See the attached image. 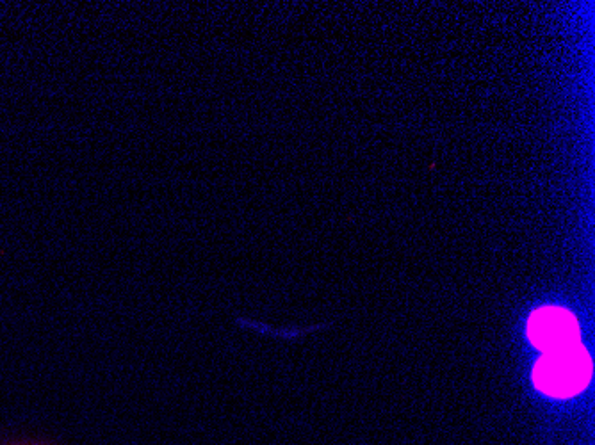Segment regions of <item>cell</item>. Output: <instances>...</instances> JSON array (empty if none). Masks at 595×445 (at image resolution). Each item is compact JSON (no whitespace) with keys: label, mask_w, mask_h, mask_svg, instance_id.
<instances>
[{"label":"cell","mask_w":595,"mask_h":445,"mask_svg":"<svg viewBox=\"0 0 595 445\" xmlns=\"http://www.w3.org/2000/svg\"><path fill=\"white\" fill-rule=\"evenodd\" d=\"M592 376V362L581 344L553 353H544L533 371L540 392L565 399L581 392Z\"/></svg>","instance_id":"cell-1"},{"label":"cell","mask_w":595,"mask_h":445,"mask_svg":"<svg viewBox=\"0 0 595 445\" xmlns=\"http://www.w3.org/2000/svg\"><path fill=\"white\" fill-rule=\"evenodd\" d=\"M528 337L542 353L567 349L579 344V326L574 315L565 308L544 307L531 314Z\"/></svg>","instance_id":"cell-2"}]
</instances>
